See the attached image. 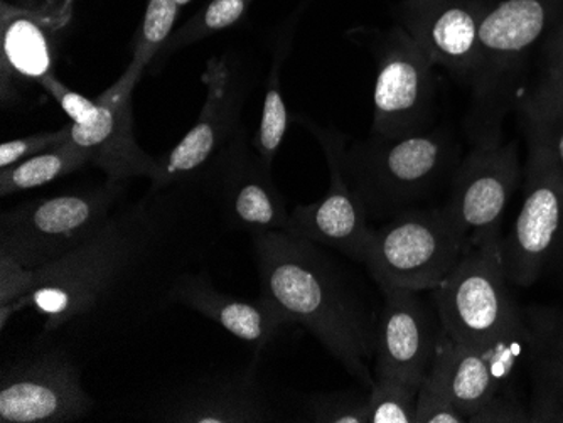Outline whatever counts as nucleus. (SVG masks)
Returning a JSON list of instances; mask_svg holds the SVG:
<instances>
[{"label":"nucleus","instance_id":"nucleus-32","mask_svg":"<svg viewBox=\"0 0 563 423\" xmlns=\"http://www.w3.org/2000/svg\"><path fill=\"white\" fill-rule=\"evenodd\" d=\"M416 423H467V416L426 378L417 398Z\"/></svg>","mask_w":563,"mask_h":423},{"label":"nucleus","instance_id":"nucleus-26","mask_svg":"<svg viewBox=\"0 0 563 423\" xmlns=\"http://www.w3.org/2000/svg\"><path fill=\"white\" fill-rule=\"evenodd\" d=\"M286 49L278 46L274 63H272L271 75L267 78V90L264 94L257 135L253 138L255 153L267 166H272V160L277 156L290 122L289 110H287L286 100L282 93L280 80L282 63L286 59Z\"/></svg>","mask_w":563,"mask_h":423},{"label":"nucleus","instance_id":"nucleus-25","mask_svg":"<svg viewBox=\"0 0 563 423\" xmlns=\"http://www.w3.org/2000/svg\"><path fill=\"white\" fill-rule=\"evenodd\" d=\"M477 352L488 365L489 375L495 381L498 394L515 393V375L521 363L530 358L531 352L530 324L525 321L523 312Z\"/></svg>","mask_w":563,"mask_h":423},{"label":"nucleus","instance_id":"nucleus-8","mask_svg":"<svg viewBox=\"0 0 563 423\" xmlns=\"http://www.w3.org/2000/svg\"><path fill=\"white\" fill-rule=\"evenodd\" d=\"M520 179L517 144H503L498 127L476 137V145L452 176L448 208L464 246L499 238V225Z\"/></svg>","mask_w":563,"mask_h":423},{"label":"nucleus","instance_id":"nucleus-4","mask_svg":"<svg viewBox=\"0 0 563 423\" xmlns=\"http://www.w3.org/2000/svg\"><path fill=\"white\" fill-rule=\"evenodd\" d=\"M137 218L112 216L100 232L55 264L31 270V289L15 305L36 309L46 330L85 314L137 251Z\"/></svg>","mask_w":563,"mask_h":423},{"label":"nucleus","instance_id":"nucleus-16","mask_svg":"<svg viewBox=\"0 0 563 423\" xmlns=\"http://www.w3.org/2000/svg\"><path fill=\"white\" fill-rule=\"evenodd\" d=\"M375 339V377L422 385L438 352L441 319L435 322L420 292L382 287Z\"/></svg>","mask_w":563,"mask_h":423},{"label":"nucleus","instance_id":"nucleus-21","mask_svg":"<svg viewBox=\"0 0 563 423\" xmlns=\"http://www.w3.org/2000/svg\"><path fill=\"white\" fill-rule=\"evenodd\" d=\"M427 380L441 388L470 422L498 394L488 365L474 347L452 339L441 327L438 352Z\"/></svg>","mask_w":563,"mask_h":423},{"label":"nucleus","instance_id":"nucleus-12","mask_svg":"<svg viewBox=\"0 0 563 423\" xmlns=\"http://www.w3.org/2000/svg\"><path fill=\"white\" fill-rule=\"evenodd\" d=\"M201 80L207 87L205 105L191 131L157 160L156 176L151 179L156 189L188 181L214 166L223 169L242 137L239 132L242 91L227 59L218 56L208 59Z\"/></svg>","mask_w":563,"mask_h":423},{"label":"nucleus","instance_id":"nucleus-2","mask_svg":"<svg viewBox=\"0 0 563 423\" xmlns=\"http://www.w3.org/2000/svg\"><path fill=\"white\" fill-rule=\"evenodd\" d=\"M459 166V147L442 131L375 137L347 148L346 170L369 220H390L429 198Z\"/></svg>","mask_w":563,"mask_h":423},{"label":"nucleus","instance_id":"nucleus-33","mask_svg":"<svg viewBox=\"0 0 563 423\" xmlns=\"http://www.w3.org/2000/svg\"><path fill=\"white\" fill-rule=\"evenodd\" d=\"M51 98H55L58 105L62 107L63 112L69 116L71 123H85L95 115L97 112L98 103L97 100H90L85 94L73 91L71 88L63 85L58 78L53 75H47L43 78L40 85Z\"/></svg>","mask_w":563,"mask_h":423},{"label":"nucleus","instance_id":"nucleus-22","mask_svg":"<svg viewBox=\"0 0 563 423\" xmlns=\"http://www.w3.org/2000/svg\"><path fill=\"white\" fill-rule=\"evenodd\" d=\"M533 369L531 422H563V315L533 312L530 321Z\"/></svg>","mask_w":563,"mask_h":423},{"label":"nucleus","instance_id":"nucleus-5","mask_svg":"<svg viewBox=\"0 0 563 423\" xmlns=\"http://www.w3.org/2000/svg\"><path fill=\"white\" fill-rule=\"evenodd\" d=\"M122 182L36 199L0 218V255L36 270L55 264L110 221Z\"/></svg>","mask_w":563,"mask_h":423},{"label":"nucleus","instance_id":"nucleus-19","mask_svg":"<svg viewBox=\"0 0 563 423\" xmlns=\"http://www.w3.org/2000/svg\"><path fill=\"white\" fill-rule=\"evenodd\" d=\"M173 299L258 347L267 346L282 327L290 324L264 296L257 301L227 296L201 277H183L173 289Z\"/></svg>","mask_w":563,"mask_h":423},{"label":"nucleus","instance_id":"nucleus-27","mask_svg":"<svg viewBox=\"0 0 563 423\" xmlns=\"http://www.w3.org/2000/svg\"><path fill=\"white\" fill-rule=\"evenodd\" d=\"M253 0H210L201 11L196 12L185 26L179 27L167 41L159 55L191 46L198 41L207 40L221 31L230 30L245 18Z\"/></svg>","mask_w":563,"mask_h":423},{"label":"nucleus","instance_id":"nucleus-17","mask_svg":"<svg viewBox=\"0 0 563 423\" xmlns=\"http://www.w3.org/2000/svg\"><path fill=\"white\" fill-rule=\"evenodd\" d=\"M489 5L488 0H405L398 19L433 65L471 80L481 22Z\"/></svg>","mask_w":563,"mask_h":423},{"label":"nucleus","instance_id":"nucleus-13","mask_svg":"<svg viewBox=\"0 0 563 423\" xmlns=\"http://www.w3.org/2000/svg\"><path fill=\"white\" fill-rule=\"evenodd\" d=\"M306 125L314 132L324 151L329 188L324 198L294 210L287 233L331 246L346 257L362 261L372 226L365 204L347 176L346 138L340 132L316 127L311 122Z\"/></svg>","mask_w":563,"mask_h":423},{"label":"nucleus","instance_id":"nucleus-28","mask_svg":"<svg viewBox=\"0 0 563 423\" xmlns=\"http://www.w3.org/2000/svg\"><path fill=\"white\" fill-rule=\"evenodd\" d=\"M176 0H147L144 19L135 36L132 52L131 68L144 73L148 63L156 58L169 37L173 36L174 24L179 15Z\"/></svg>","mask_w":563,"mask_h":423},{"label":"nucleus","instance_id":"nucleus-30","mask_svg":"<svg viewBox=\"0 0 563 423\" xmlns=\"http://www.w3.org/2000/svg\"><path fill=\"white\" fill-rule=\"evenodd\" d=\"M307 419L319 423H369V393L316 394L306 407Z\"/></svg>","mask_w":563,"mask_h":423},{"label":"nucleus","instance_id":"nucleus-34","mask_svg":"<svg viewBox=\"0 0 563 423\" xmlns=\"http://www.w3.org/2000/svg\"><path fill=\"white\" fill-rule=\"evenodd\" d=\"M489 422H530V412L525 410L517 394L499 393L470 420V423Z\"/></svg>","mask_w":563,"mask_h":423},{"label":"nucleus","instance_id":"nucleus-31","mask_svg":"<svg viewBox=\"0 0 563 423\" xmlns=\"http://www.w3.org/2000/svg\"><path fill=\"white\" fill-rule=\"evenodd\" d=\"M71 123L65 125L55 132H41L36 135H27V137L14 138V141L4 142L0 145V169L14 166L21 160L30 159L37 154L46 153L51 148L65 144L69 138Z\"/></svg>","mask_w":563,"mask_h":423},{"label":"nucleus","instance_id":"nucleus-24","mask_svg":"<svg viewBox=\"0 0 563 423\" xmlns=\"http://www.w3.org/2000/svg\"><path fill=\"white\" fill-rule=\"evenodd\" d=\"M518 109L525 119L528 141L545 154L563 179V97L545 87L521 97Z\"/></svg>","mask_w":563,"mask_h":423},{"label":"nucleus","instance_id":"nucleus-29","mask_svg":"<svg viewBox=\"0 0 563 423\" xmlns=\"http://www.w3.org/2000/svg\"><path fill=\"white\" fill-rule=\"evenodd\" d=\"M420 387L397 378L373 377L369 423H416Z\"/></svg>","mask_w":563,"mask_h":423},{"label":"nucleus","instance_id":"nucleus-1","mask_svg":"<svg viewBox=\"0 0 563 423\" xmlns=\"http://www.w3.org/2000/svg\"><path fill=\"white\" fill-rule=\"evenodd\" d=\"M262 296L302 324L347 371L372 388L376 326L318 243L287 232L252 233Z\"/></svg>","mask_w":563,"mask_h":423},{"label":"nucleus","instance_id":"nucleus-36","mask_svg":"<svg viewBox=\"0 0 563 423\" xmlns=\"http://www.w3.org/2000/svg\"><path fill=\"white\" fill-rule=\"evenodd\" d=\"M177 4H179V8H183V5L191 4L192 0H176Z\"/></svg>","mask_w":563,"mask_h":423},{"label":"nucleus","instance_id":"nucleus-15","mask_svg":"<svg viewBox=\"0 0 563 423\" xmlns=\"http://www.w3.org/2000/svg\"><path fill=\"white\" fill-rule=\"evenodd\" d=\"M141 77V71L126 66L122 77L97 98L95 115L88 122L71 123L69 138L84 148L91 166L103 170L110 181L152 179L157 172V159L135 141L132 93Z\"/></svg>","mask_w":563,"mask_h":423},{"label":"nucleus","instance_id":"nucleus-10","mask_svg":"<svg viewBox=\"0 0 563 423\" xmlns=\"http://www.w3.org/2000/svg\"><path fill=\"white\" fill-rule=\"evenodd\" d=\"M501 248L506 277L520 287L537 282L563 251V179L533 144L525 170L523 204Z\"/></svg>","mask_w":563,"mask_h":423},{"label":"nucleus","instance_id":"nucleus-7","mask_svg":"<svg viewBox=\"0 0 563 423\" xmlns=\"http://www.w3.org/2000/svg\"><path fill=\"white\" fill-rule=\"evenodd\" d=\"M501 245V238H493L471 246L445 282L433 290L442 330L474 349L521 314L508 290Z\"/></svg>","mask_w":563,"mask_h":423},{"label":"nucleus","instance_id":"nucleus-3","mask_svg":"<svg viewBox=\"0 0 563 423\" xmlns=\"http://www.w3.org/2000/svg\"><path fill=\"white\" fill-rule=\"evenodd\" d=\"M464 252L463 235L445 204L412 208L372 229L362 264L379 287L433 292Z\"/></svg>","mask_w":563,"mask_h":423},{"label":"nucleus","instance_id":"nucleus-35","mask_svg":"<svg viewBox=\"0 0 563 423\" xmlns=\"http://www.w3.org/2000/svg\"><path fill=\"white\" fill-rule=\"evenodd\" d=\"M540 87L549 88L563 97V19L547 40L543 49V80Z\"/></svg>","mask_w":563,"mask_h":423},{"label":"nucleus","instance_id":"nucleus-20","mask_svg":"<svg viewBox=\"0 0 563 423\" xmlns=\"http://www.w3.org/2000/svg\"><path fill=\"white\" fill-rule=\"evenodd\" d=\"M163 419L185 423H257L274 419L252 378L196 385L174 400Z\"/></svg>","mask_w":563,"mask_h":423},{"label":"nucleus","instance_id":"nucleus-14","mask_svg":"<svg viewBox=\"0 0 563 423\" xmlns=\"http://www.w3.org/2000/svg\"><path fill=\"white\" fill-rule=\"evenodd\" d=\"M93 400L80 372L56 353L25 359L0 377V422L66 423L84 419Z\"/></svg>","mask_w":563,"mask_h":423},{"label":"nucleus","instance_id":"nucleus-11","mask_svg":"<svg viewBox=\"0 0 563 423\" xmlns=\"http://www.w3.org/2000/svg\"><path fill=\"white\" fill-rule=\"evenodd\" d=\"M376 56L372 135L394 138L427 132L435 98V65L401 26L383 37Z\"/></svg>","mask_w":563,"mask_h":423},{"label":"nucleus","instance_id":"nucleus-18","mask_svg":"<svg viewBox=\"0 0 563 423\" xmlns=\"http://www.w3.org/2000/svg\"><path fill=\"white\" fill-rule=\"evenodd\" d=\"M221 170L224 208L233 226L250 233L287 232L290 214L272 181L271 166L246 148L243 137Z\"/></svg>","mask_w":563,"mask_h":423},{"label":"nucleus","instance_id":"nucleus-9","mask_svg":"<svg viewBox=\"0 0 563 423\" xmlns=\"http://www.w3.org/2000/svg\"><path fill=\"white\" fill-rule=\"evenodd\" d=\"M76 0L0 2V100L8 109L55 73L59 43Z\"/></svg>","mask_w":563,"mask_h":423},{"label":"nucleus","instance_id":"nucleus-6","mask_svg":"<svg viewBox=\"0 0 563 423\" xmlns=\"http://www.w3.org/2000/svg\"><path fill=\"white\" fill-rule=\"evenodd\" d=\"M563 0H501L489 5L479 27L473 85L476 137L498 127L501 102L531 47L552 26Z\"/></svg>","mask_w":563,"mask_h":423},{"label":"nucleus","instance_id":"nucleus-23","mask_svg":"<svg viewBox=\"0 0 563 423\" xmlns=\"http://www.w3.org/2000/svg\"><path fill=\"white\" fill-rule=\"evenodd\" d=\"M90 164V157L71 138L46 153L0 169V196L18 194L65 178Z\"/></svg>","mask_w":563,"mask_h":423}]
</instances>
